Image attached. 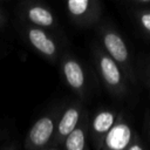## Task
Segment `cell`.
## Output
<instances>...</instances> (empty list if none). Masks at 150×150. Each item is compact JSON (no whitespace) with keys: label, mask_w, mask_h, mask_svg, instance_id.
<instances>
[{"label":"cell","mask_w":150,"mask_h":150,"mask_svg":"<svg viewBox=\"0 0 150 150\" xmlns=\"http://www.w3.org/2000/svg\"><path fill=\"white\" fill-rule=\"evenodd\" d=\"M100 47L102 48V50L118 64L127 80L130 83L135 84L136 75L134 71L131 55L128 45L121 33L115 27L105 23L100 29Z\"/></svg>","instance_id":"obj_1"},{"label":"cell","mask_w":150,"mask_h":150,"mask_svg":"<svg viewBox=\"0 0 150 150\" xmlns=\"http://www.w3.org/2000/svg\"><path fill=\"white\" fill-rule=\"evenodd\" d=\"M18 30L26 43L41 57L50 63H59L62 52L55 34L21 21L18 25Z\"/></svg>","instance_id":"obj_2"},{"label":"cell","mask_w":150,"mask_h":150,"mask_svg":"<svg viewBox=\"0 0 150 150\" xmlns=\"http://www.w3.org/2000/svg\"><path fill=\"white\" fill-rule=\"evenodd\" d=\"M93 59L98 76L105 89L115 97H123L128 93L127 77L118 64L109 57L100 46L93 48Z\"/></svg>","instance_id":"obj_3"},{"label":"cell","mask_w":150,"mask_h":150,"mask_svg":"<svg viewBox=\"0 0 150 150\" xmlns=\"http://www.w3.org/2000/svg\"><path fill=\"white\" fill-rule=\"evenodd\" d=\"M62 107L63 105H57L35 120L26 135L25 150H45L52 145L56 121Z\"/></svg>","instance_id":"obj_4"},{"label":"cell","mask_w":150,"mask_h":150,"mask_svg":"<svg viewBox=\"0 0 150 150\" xmlns=\"http://www.w3.org/2000/svg\"><path fill=\"white\" fill-rule=\"evenodd\" d=\"M18 13L21 22L49 30L53 34L59 33L57 19L54 12L43 2H39V1L21 2L19 5Z\"/></svg>","instance_id":"obj_5"},{"label":"cell","mask_w":150,"mask_h":150,"mask_svg":"<svg viewBox=\"0 0 150 150\" xmlns=\"http://www.w3.org/2000/svg\"><path fill=\"white\" fill-rule=\"evenodd\" d=\"M59 64L61 76L67 87L79 97L84 98L88 93V77L82 62L73 54L64 52L60 57Z\"/></svg>","instance_id":"obj_6"},{"label":"cell","mask_w":150,"mask_h":150,"mask_svg":"<svg viewBox=\"0 0 150 150\" xmlns=\"http://www.w3.org/2000/svg\"><path fill=\"white\" fill-rule=\"evenodd\" d=\"M66 12L75 26L91 27L101 19L102 4L98 0H67Z\"/></svg>","instance_id":"obj_7"},{"label":"cell","mask_w":150,"mask_h":150,"mask_svg":"<svg viewBox=\"0 0 150 150\" xmlns=\"http://www.w3.org/2000/svg\"><path fill=\"white\" fill-rule=\"evenodd\" d=\"M84 112H86V109L80 102H71L66 107H62V110L56 121L55 134H54L52 146L61 148L64 139L80 124Z\"/></svg>","instance_id":"obj_8"},{"label":"cell","mask_w":150,"mask_h":150,"mask_svg":"<svg viewBox=\"0 0 150 150\" xmlns=\"http://www.w3.org/2000/svg\"><path fill=\"white\" fill-rule=\"evenodd\" d=\"M118 114L111 109L97 110L89 120V137L94 150H101L103 141L116 123Z\"/></svg>","instance_id":"obj_9"},{"label":"cell","mask_w":150,"mask_h":150,"mask_svg":"<svg viewBox=\"0 0 150 150\" xmlns=\"http://www.w3.org/2000/svg\"><path fill=\"white\" fill-rule=\"evenodd\" d=\"M135 135L130 124L118 114L117 121L105 136L101 150H128Z\"/></svg>","instance_id":"obj_10"},{"label":"cell","mask_w":150,"mask_h":150,"mask_svg":"<svg viewBox=\"0 0 150 150\" xmlns=\"http://www.w3.org/2000/svg\"><path fill=\"white\" fill-rule=\"evenodd\" d=\"M89 112L86 110L80 124L62 143V150H89Z\"/></svg>","instance_id":"obj_11"},{"label":"cell","mask_w":150,"mask_h":150,"mask_svg":"<svg viewBox=\"0 0 150 150\" xmlns=\"http://www.w3.org/2000/svg\"><path fill=\"white\" fill-rule=\"evenodd\" d=\"M135 18L139 27L150 35V9H137Z\"/></svg>","instance_id":"obj_12"},{"label":"cell","mask_w":150,"mask_h":150,"mask_svg":"<svg viewBox=\"0 0 150 150\" xmlns=\"http://www.w3.org/2000/svg\"><path fill=\"white\" fill-rule=\"evenodd\" d=\"M128 150H145V149H144L143 145L141 144L138 137L135 135V137H134V139H132V142H131V144H130V146H129Z\"/></svg>","instance_id":"obj_13"},{"label":"cell","mask_w":150,"mask_h":150,"mask_svg":"<svg viewBox=\"0 0 150 150\" xmlns=\"http://www.w3.org/2000/svg\"><path fill=\"white\" fill-rule=\"evenodd\" d=\"M7 21H8V18H7V14H6V12L0 7V32L5 28V26H6V23H7Z\"/></svg>","instance_id":"obj_14"},{"label":"cell","mask_w":150,"mask_h":150,"mask_svg":"<svg viewBox=\"0 0 150 150\" xmlns=\"http://www.w3.org/2000/svg\"><path fill=\"white\" fill-rule=\"evenodd\" d=\"M0 150H19V149H18V145L15 143H8V144L4 145Z\"/></svg>","instance_id":"obj_15"},{"label":"cell","mask_w":150,"mask_h":150,"mask_svg":"<svg viewBox=\"0 0 150 150\" xmlns=\"http://www.w3.org/2000/svg\"><path fill=\"white\" fill-rule=\"evenodd\" d=\"M45 150H62V148H57V146H48L47 149H45Z\"/></svg>","instance_id":"obj_16"},{"label":"cell","mask_w":150,"mask_h":150,"mask_svg":"<svg viewBox=\"0 0 150 150\" xmlns=\"http://www.w3.org/2000/svg\"><path fill=\"white\" fill-rule=\"evenodd\" d=\"M148 80H149V83H150V63L148 66Z\"/></svg>","instance_id":"obj_17"},{"label":"cell","mask_w":150,"mask_h":150,"mask_svg":"<svg viewBox=\"0 0 150 150\" xmlns=\"http://www.w3.org/2000/svg\"><path fill=\"white\" fill-rule=\"evenodd\" d=\"M1 55H2V53H1V52H0V57H1Z\"/></svg>","instance_id":"obj_18"},{"label":"cell","mask_w":150,"mask_h":150,"mask_svg":"<svg viewBox=\"0 0 150 150\" xmlns=\"http://www.w3.org/2000/svg\"><path fill=\"white\" fill-rule=\"evenodd\" d=\"M149 132H150V124H149Z\"/></svg>","instance_id":"obj_19"}]
</instances>
